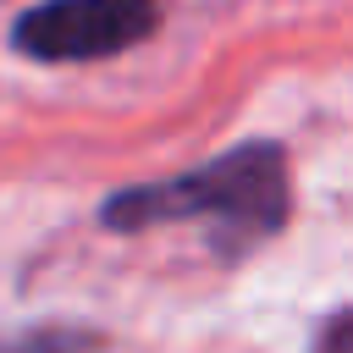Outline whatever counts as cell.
Returning a JSON list of instances; mask_svg holds the SVG:
<instances>
[{"instance_id":"6da1fadb","label":"cell","mask_w":353,"mask_h":353,"mask_svg":"<svg viewBox=\"0 0 353 353\" xmlns=\"http://www.w3.org/2000/svg\"><path fill=\"white\" fill-rule=\"evenodd\" d=\"M287 210H292V188H287V154H281V143H243V149L215 154L199 171L171 176V182L110 193L105 210H99V221L110 232H149V226L210 215L221 226L215 248L221 254H248V248H259L265 237L281 232Z\"/></svg>"},{"instance_id":"7a4b0ae2","label":"cell","mask_w":353,"mask_h":353,"mask_svg":"<svg viewBox=\"0 0 353 353\" xmlns=\"http://www.w3.org/2000/svg\"><path fill=\"white\" fill-rule=\"evenodd\" d=\"M160 28V0H39L11 22L28 61H105Z\"/></svg>"},{"instance_id":"3957f363","label":"cell","mask_w":353,"mask_h":353,"mask_svg":"<svg viewBox=\"0 0 353 353\" xmlns=\"http://www.w3.org/2000/svg\"><path fill=\"white\" fill-rule=\"evenodd\" d=\"M0 353H94V336L88 331H72V325H44V331L6 336Z\"/></svg>"},{"instance_id":"277c9868","label":"cell","mask_w":353,"mask_h":353,"mask_svg":"<svg viewBox=\"0 0 353 353\" xmlns=\"http://www.w3.org/2000/svg\"><path fill=\"white\" fill-rule=\"evenodd\" d=\"M314 353H353V309H342V314H331V320L320 325Z\"/></svg>"}]
</instances>
